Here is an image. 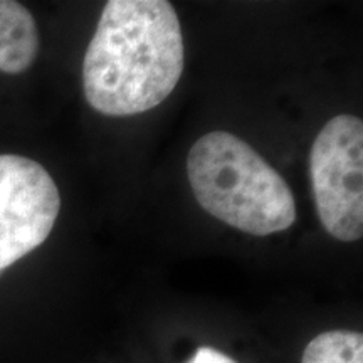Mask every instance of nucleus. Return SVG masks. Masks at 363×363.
Instances as JSON below:
<instances>
[{
	"label": "nucleus",
	"mask_w": 363,
	"mask_h": 363,
	"mask_svg": "<svg viewBox=\"0 0 363 363\" xmlns=\"http://www.w3.org/2000/svg\"><path fill=\"white\" fill-rule=\"evenodd\" d=\"M184 71V38L165 0H110L83 62L84 98L106 116L150 111L170 96Z\"/></svg>",
	"instance_id": "f257e3e1"
},
{
	"label": "nucleus",
	"mask_w": 363,
	"mask_h": 363,
	"mask_svg": "<svg viewBox=\"0 0 363 363\" xmlns=\"http://www.w3.org/2000/svg\"><path fill=\"white\" fill-rule=\"evenodd\" d=\"M187 174L203 211L246 234L289 229L296 203L286 180L251 145L227 131H211L190 148Z\"/></svg>",
	"instance_id": "f03ea898"
},
{
	"label": "nucleus",
	"mask_w": 363,
	"mask_h": 363,
	"mask_svg": "<svg viewBox=\"0 0 363 363\" xmlns=\"http://www.w3.org/2000/svg\"><path fill=\"white\" fill-rule=\"evenodd\" d=\"M318 217L331 238L353 242L363 234V123L338 115L318 133L310 153Z\"/></svg>",
	"instance_id": "7ed1b4c3"
},
{
	"label": "nucleus",
	"mask_w": 363,
	"mask_h": 363,
	"mask_svg": "<svg viewBox=\"0 0 363 363\" xmlns=\"http://www.w3.org/2000/svg\"><path fill=\"white\" fill-rule=\"evenodd\" d=\"M59 208L56 182L40 163L0 155V274L45 242Z\"/></svg>",
	"instance_id": "20e7f679"
},
{
	"label": "nucleus",
	"mask_w": 363,
	"mask_h": 363,
	"mask_svg": "<svg viewBox=\"0 0 363 363\" xmlns=\"http://www.w3.org/2000/svg\"><path fill=\"white\" fill-rule=\"evenodd\" d=\"M39 52V33L27 9L13 0H0V71L21 74Z\"/></svg>",
	"instance_id": "39448f33"
},
{
	"label": "nucleus",
	"mask_w": 363,
	"mask_h": 363,
	"mask_svg": "<svg viewBox=\"0 0 363 363\" xmlns=\"http://www.w3.org/2000/svg\"><path fill=\"white\" fill-rule=\"evenodd\" d=\"M301 363H363V335L333 330L313 338Z\"/></svg>",
	"instance_id": "423d86ee"
},
{
	"label": "nucleus",
	"mask_w": 363,
	"mask_h": 363,
	"mask_svg": "<svg viewBox=\"0 0 363 363\" xmlns=\"http://www.w3.org/2000/svg\"><path fill=\"white\" fill-rule=\"evenodd\" d=\"M187 363H238L212 347H201Z\"/></svg>",
	"instance_id": "0eeeda50"
}]
</instances>
